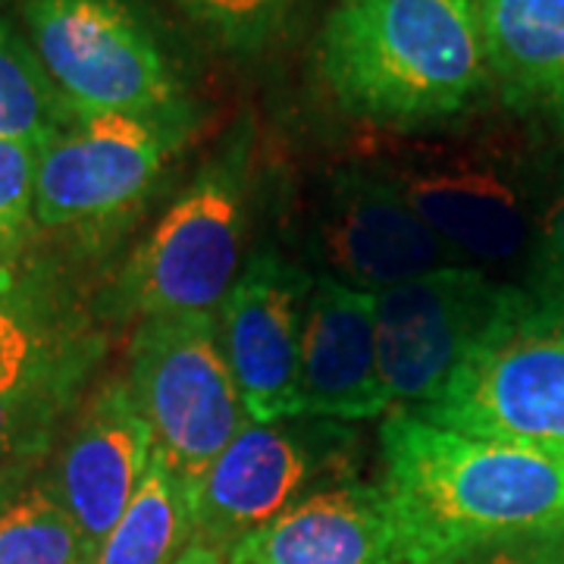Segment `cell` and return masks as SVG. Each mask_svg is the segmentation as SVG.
Masks as SVG:
<instances>
[{
  "label": "cell",
  "mask_w": 564,
  "mask_h": 564,
  "mask_svg": "<svg viewBox=\"0 0 564 564\" xmlns=\"http://www.w3.org/2000/svg\"><path fill=\"white\" fill-rule=\"evenodd\" d=\"M95 549L41 477L0 480V564H91Z\"/></svg>",
  "instance_id": "d6986e66"
},
{
  "label": "cell",
  "mask_w": 564,
  "mask_h": 564,
  "mask_svg": "<svg viewBox=\"0 0 564 564\" xmlns=\"http://www.w3.org/2000/svg\"><path fill=\"white\" fill-rule=\"evenodd\" d=\"M195 536V496L154 445L132 502L91 564H173Z\"/></svg>",
  "instance_id": "ac0fdd59"
},
{
  "label": "cell",
  "mask_w": 564,
  "mask_h": 564,
  "mask_svg": "<svg viewBox=\"0 0 564 564\" xmlns=\"http://www.w3.org/2000/svg\"><path fill=\"white\" fill-rule=\"evenodd\" d=\"M380 455V486L408 564L564 524V448L474 436L392 408Z\"/></svg>",
  "instance_id": "6da1fadb"
},
{
  "label": "cell",
  "mask_w": 564,
  "mask_h": 564,
  "mask_svg": "<svg viewBox=\"0 0 564 564\" xmlns=\"http://www.w3.org/2000/svg\"><path fill=\"white\" fill-rule=\"evenodd\" d=\"M226 564H408L380 484L323 486L251 530Z\"/></svg>",
  "instance_id": "9a60e30c"
},
{
  "label": "cell",
  "mask_w": 564,
  "mask_h": 564,
  "mask_svg": "<svg viewBox=\"0 0 564 564\" xmlns=\"http://www.w3.org/2000/svg\"><path fill=\"white\" fill-rule=\"evenodd\" d=\"M355 433L345 423L289 417L245 423L195 486V536L226 555L251 530L345 477Z\"/></svg>",
  "instance_id": "ba28073f"
},
{
  "label": "cell",
  "mask_w": 564,
  "mask_h": 564,
  "mask_svg": "<svg viewBox=\"0 0 564 564\" xmlns=\"http://www.w3.org/2000/svg\"><path fill=\"white\" fill-rule=\"evenodd\" d=\"M126 383L158 452L195 496L207 467L248 423L217 314L182 311L135 323Z\"/></svg>",
  "instance_id": "5b68a950"
},
{
  "label": "cell",
  "mask_w": 564,
  "mask_h": 564,
  "mask_svg": "<svg viewBox=\"0 0 564 564\" xmlns=\"http://www.w3.org/2000/svg\"><path fill=\"white\" fill-rule=\"evenodd\" d=\"M251 141V126L239 122L182 185L107 285L98 304L101 317L139 323L158 314L220 307L245 267Z\"/></svg>",
  "instance_id": "3957f363"
},
{
  "label": "cell",
  "mask_w": 564,
  "mask_h": 564,
  "mask_svg": "<svg viewBox=\"0 0 564 564\" xmlns=\"http://www.w3.org/2000/svg\"><path fill=\"white\" fill-rule=\"evenodd\" d=\"M311 245L321 273L370 295L445 267H467L414 214L395 182L370 170L333 176L317 202Z\"/></svg>",
  "instance_id": "30bf717a"
},
{
  "label": "cell",
  "mask_w": 564,
  "mask_h": 564,
  "mask_svg": "<svg viewBox=\"0 0 564 564\" xmlns=\"http://www.w3.org/2000/svg\"><path fill=\"white\" fill-rule=\"evenodd\" d=\"M423 421L564 448V295L527 292L477 345Z\"/></svg>",
  "instance_id": "8992f818"
},
{
  "label": "cell",
  "mask_w": 564,
  "mask_h": 564,
  "mask_svg": "<svg viewBox=\"0 0 564 564\" xmlns=\"http://www.w3.org/2000/svg\"><path fill=\"white\" fill-rule=\"evenodd\" d=\"M98 317L57 254L29 245L0 261V392L91 383L107 345Z\"/></svg>",
  "instance_id": "8fae6325"
},
{
  "label": "cell",
  "mask_w": 564,
  "mask_h": 564,
  "mask_svg": "<svg viewBox=\"0 0 564 564\" xmlns=\"http://www.w3.org/2000/svg\"><path fill=\"white\" fill-rule=\"evenodd\" d=\"M85 389L88 386L54 383L0 392V480L35 470L66 421L76 417Z\"/></svg>",
  "instance_id": "44dd1931"
},
{
  "label": "cell",
  "mask_w": 564,
  "mask_h": 564,
  "mask_svg": "<svg viewBox=\"0 0 564 564\" xmlns=\"http://www.w3.org/2000/svg\"><path fill=\"white\" fill-rule=\"evenodd\" d=\"M389 411L377 358V295L317 273L304 307L299 417L351 423Z\"/></svg>",
  "instance_id": "5bb4252c"
},
{
  "label": "cell",
  "mask_w": 564,
  "mask_h": 564,
  "mask_svg": "<svg viewBox=\"0 0 564 564\" xmlns=\"http://www.w3.org/2000/svg\"><path fill=\"white\" fill-rule=\"evenodd\" d=\"M73 120L22 32L13 0H0V139L44 144Z\"/></svg>",
  "instance_id": "ffe728a7"
},
{
  "label": "cell",
  "mask_w": 564,
  "mask_h": 564,
  "mask_svg": "<svg viewBox=\"0 0 564 564\" xmlns=\"http://www.w3.org/2000/svg\"><path fill=\"white\" fill-rule=\"evenodd\" d=\"M13 10L73 117L198 126L180 66L139 0H13Z\"/></svg>",
  "instance_id": "277c9868"
},
{
  "label": "cell",
  "mask_w": 564,
  "mask_h": 564,
  "mask_svg": "<svg viewBox=\"0 0 564 564\" xmlns=\"http://www.w3.org/2000/svg\"><path fill=\"white\" fill-rule=\"evenodd\" d=\"M436 564H564V524L470 545Z\"/></svg>",
  "instance_id": "cb8c5ba5"
},
{
  "label": "cell",
  "mask_w": 564,
  "mask_h": 564,
  "mask_svg": "<svg viewBox=\"0 0 564 564\" xmlns=\"http://www.w3.org/2000/svg\"><path fill=\"white\" fill-rule=\"evenodd\" d=\"M314 276L276 248H261L220 304V343L251 423L299 417L304 307Z\"/></svg>",
  "instance_id": "7c38bea8"
},
{
  "label": "cell",
  "mask_w": 564,
  "mask_h": 564,
  "mask_svg": "<svg viewBox=\"0 0 564 564\" xmlns=\"http://www.w3.org/2000/svg\"><path fill=\"white\" fill-rule=\"evenodd\" d=\"M549 295H564V188L545 210L540 229V289Z\"/></svg>",
  "instance_id": "d4e9b609"
},
{
  "label": "cell",
  "mask_w": 564,
  "mask_h": 564,
  "mask_svg": "<svg viewBox=\"0 0 564 564\" xmlns=\"http://www.w3.org/2000/svg\"><path fill=\"white\" fill-rule=\"evenodd\" d=\"M521 295L480 267H445L377 292V358L392 408L433 402Z\"/></svg>",
  "instance_id": "9c48e42d"
},
{
  "label": "cell",
  "mask_w": 564,
  "mask_h": 564,
  "mask_svg": "<svg viewBox=\"0 0 564 564\" xmlns=\"http://www.w3.org/2000/svg\"><path fill=\"white\" fill-rule=\"evenodd\" d=\"M480 10L499 101L564 132V0H480Z\"/></svg>",
  "instance_id": "e0dca14e"
},
{
  "label": "cell",
  "mask_w": 564,
  "mask_h": 564,
  "mask_svg": "<svg viewBox=\"0 0 564 564\" xmlns=\"http://www.w3.org/2000/svg\"><path fill=\"white\" fill-rule=\"evenodd\" d=\"M151 458L154 433L135 408L126 377H117L82 402L41 480L98 552L132 502Z\"/></svg>",
  "instance_id": "4fadbf2b"
},
{
  "label": "cell",
  "mask_w": 564,
  "mask_h": 564,
  "mask_svg": "<svg viewBox=\"0 0 564 564\" xmlns=\"http://www.w3.org/2000/svg\"><path fill=\"white\" fill-rule=\"evenodd\" d=\"M404 202L467 267L511 261L527 242L521 195L480 166H404L389 173Z\"/></svg>",
  "instance_id": "2e32d148"
},
{
  "label": "cell",
  "mask_w": 564,
  "mask_h": 564,
  "mask_svg": "<svg viewBox=\"0 0 564 564\" xmlns=\"http://www.w3.org/2000/svg\"><path fill=\"white\" fill-rule=\"evenodd\" d=\"M173 564H226V555L214 552L210 545L198 543V540H192V543L185 545V552H182L180 558H176Z\"/></svg>",
  "instance_id": "484cf974"
},
{
  "label": "cell",
  "mask_w": 564,
  "mask_h": 564,
  "mask_svg": "<svg viewBox=\"0 0 564 564\" xmlns=\"http://www.w3.org/2000/svg\"><path fill=\"white\" fill-rule=\"evenodd\" d=\"M195 126L122 113L73 117L39 151L41 232L98 239L132 217Z\"/></svg>",
  "instance_id": "52a82bcc"
},
{
  "label": "cell",
  "mask_w": 564,
  "mask_h": 564,
  "mask_svg": "<svg viewBox=\"0 0 564 564\" xmlns=\"http://www.w3.org/2000/svg\"><path fill=\"white\" fill-rule=\"evenodd\" d=\"M41 144L0 139V261L25 251L35 232V182Z\"/></svg>",
  "instance_id": "603a6c76"
},
{
  "label": "cell",
  "mask_w": 564,
  "mask_h": 564,
  "mask_svg": "<svg viewBox=\"0 0 564 564\" xmlns=\"http://www.w3.org/2000/svg\"><path fill=\"white\" fill-rule=\"evenodd\" d=\"M317 76L351 120L421 129L492 91L480 0H339Z\"/></svg>",
  "instance_id": "7a4b0ae2"
},
{
  "label": "cell",
  "mask_w": 564,
  "mask_h": 564,
  "mask_svg": "<svg viewBox=\"0 0 564 564\" xmlns=\"http://www.w3.org/2000/svg\"><path fill=\"white\" fill-rule=\"evenodd\" d=\"M173 3L223 54L258 57L280 41L299 0H173Z\"/></svg>",
  "instance_id": "7402d4cb"
}]
</instances>
